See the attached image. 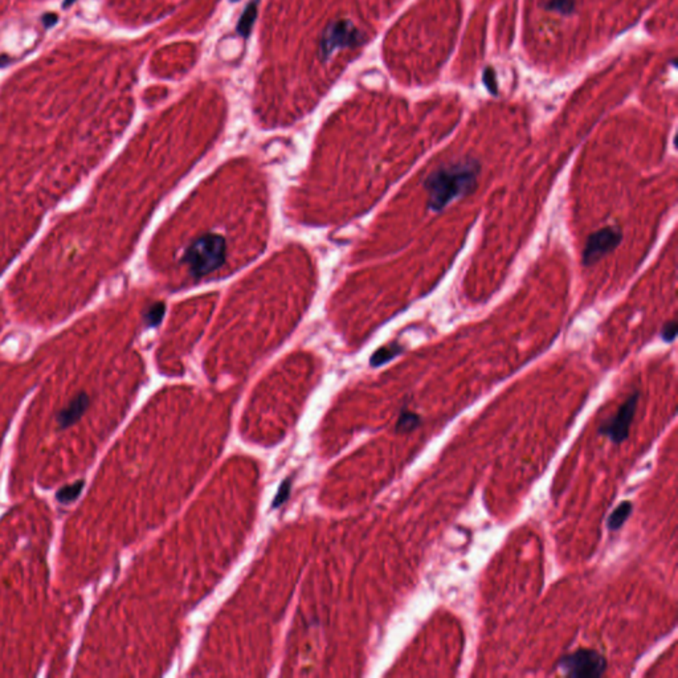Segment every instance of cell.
I'll return each mask as SVG.
<instances>
[{"mask_svg":"<svg viewBox=\"0 0 678 678\" xmlns=\"http://www.w3.org/2000/svg\"><path fill=\"white\" fill-rule=\"evenodd\" d=\"M421 424V417L419 416L412 411H402L400 416L397 419V432L399 434H409L412 431L417 429Z\"/></svg>","mask_w":678,"mask_h":678,"instance_id":"obj_10","label":"cell"},{"mask_svg":"<svg viewBox=\"0 0 678 678\" xmlns=\"http://www.w3.org/2000/svg\"><path fill=\"white\" fill-rule=\"evenodd\" d=\"M640 394L636 391L618 409V412L607 420L599 429V434L608 437L612 443L621 444L630 436V426L639 404Z\"/></svg>","mask_w":678,"mask_h":678,"instance_id":"obj_6","label":"cell"},{"mask_svg":"<svg viewBox=\"0 0 678 678\" xmlns=\"http://www.w3.org/2000/svg\"><path fill=\"white\" fill-rule=\"evenodd\" d=\"M89 406V397L85 392L78 394L68 404V407L64 408L58 415V423L60 428H67L72 426L77 421L80 417L84 415Z\"/></svg>","mask_w":678,"mask_h":678,"instance_id":"obj_7","label":"cell"},{"mask_svg":"<svg viewBox=\"0 0 678 678\" xmlns=\"http://www.w3.org/2000/svg\"><path fill=\"white\" fill-rule=\"evenodd\" d=\"M633 512V505L630 501H624L621 502L612 513L610 514L607 520V529L610 532H618L627 520L630 518V514Z\"/></svg>","mask_w":678,"mask_h":678,"instance_id":"obj_8","label":"cell"},{"mask_svg":"<svg viewBox=\"0 0 678 678\" xmlns=\"http://www.w3.org/2000/svg\"><path fill=\"white\" fill-rule=\"evenodd\" d=\"M546 9L558 11L563 15H570L575 10V0H549Z\"/></svg>","mask_w":678,"mask_h":678,"instance_id":"obj_13","label":"cell"},{"mask_svg":"<svg viewBox=\"0 0 678 678\" xmlns=\"http://www.w3.org/2000/svg\"><path fill=\"white\" fill-rule=\"evenodd\" d=\"M163 311H165V309H163V305H162V303H158V305L151 306V309L147 311V314H146V320H147V323H150V325H156V323L161 321V318H162V316H163Z\"/></svg>","mask_w":678,"mask_h":678,"instance_id":"obj_15","label":"cell"},{"mask_svg":"<svg viewBox=\"0 0 678 678\" xmlns=\"http://www.w3.org/2000/svg\"><path fill=\"white\" fill-rule=\"evenodd\" d=\"M82 486H84V481H77L75 484L68 485V486H64L61 488L56 495V498H58V502L61 504H70L73 502L76 498H77L81 490H82Z\"/></svg>","mask_w":678,"mask_h":678,"instance_id":"obj_12","label":"cell"},{"mask_svg":"<svg viewBox=\"0 0 678 678\" xmlns=\"http://www.w3.org/2000/svg\"><path fill=\"white\" fill-rule=\"evenodd\" d=\"M257 4H259V0H253L252 3H249L245 7L242 18L239 20L237 32H239V35H242V38H248L251 31H252L254 21L257 18Z\"/></svg>","mask_w":678,"mask_h":678,"instance_id":"obj_9","label":"cell"},{"mask_svg":"<svg viewBox=\"0 0 678 678\" xmlns=\"http://www.w3.org/2000/svg\"><path fill=\"white\" fill-rule=\"evenodd\" d=\"M58 15H56V14H52V12H47V14H44V15H43V18H41V21H43V24H44V27H45V28H50V27H53V26L58 23Z\"/></svg>","mask_w":678,"mask_h":678,"instance_id":"obj_18","label":"cell"},{"mask_svg":"<svg viewBox=\"0 0 678 678\" xmlns=\"http://www.w3.org/2000/svg\"><path fill=\"white\" fill-rule=\"evenodd\" d=\"M677 322L674 320L669 321L660 331V338L665 343L674 342V339L677 338Z\"/></svg>","mask_w":678,"mask_h":678,"instance_id":"obj_14","label":"cell"},{"mask_svg":"<svg viewBox=\"0 0 678 678\" xmlns=\"http://www.w3.org/2000/svg\"><path fill=\"white\" fill-rule=\"evenodd\" d=\"M623 242V231L619 227L607 225L601 230L592 232L584 244L581 252V264L584 267H592L601 262L603 257L613 252Z\"/></svg>","mask_w":678,"mask_h":678,"instance_id":"obj_4","label":"cell"},{"mask_svg":"<svg viewBox=\"0 0 678 678\" xmlns=\"http://www.w3.org/2000/svg\"><path fill=\"white\" fill-rule=\"evenodd\" d=\"M363 40L360 32L349 20H338L328 26L322 33L320 53L323 58L331 56L337 49L354 47Z\"/></svg>","mask_w":678,"mask_h":678,"instance_id":"obj_5","label":"cell"},{"mask_svg":"<svg viewBox=\"0 0 678 678\" xmlns=\"http://www.w3.org/2000/svg\"><path fill=\"white\" fill-rule=\"evenodd\" d=\"M481 175V163L475 158H464L453 163L440 166L424 179L428 194L426 208L443 212L452 202L475 193Z\"/></svg>","mask_w":678,"mask_h":678,"instance_id":"obj_1","label":"cell"},{"mask_svg":"<svg viewBox=\"0 0 678 678\" xmlns=\"http://www.w3.org/2000/svg\"><path fill=\"white\" fill-rule=\"evenodd\" d=\"M484 81L488 89H489L493 95H495L497 90H495V72H493V69H485Z\"/></svg>","mask_w":678,"mask_h":678,"instance_id":"obj_17","label":"cell"},{"mask_svg":"<svg viewBox=\"0 0 678 678\" xmlns=\"http://www.w3.org/2000/svg\"><path fill=\"white\" fill-rule=\"evenodd\" d=\"M556 668L572 678H599L607 670V660L595 650H578L561 657Z\"/></svg>","mask_w":678,"mask_h":678,"instance_id":"obj_3","label":"cell"},{"mask_svg":"<svg viewBox=\"0 0 678 678\" xmlns=\"http://www.w3.org/2000/svg\"><path fill=\"white\" fill-rule=\"evenodd\" d=\"M225 257V242L217 235H204L196 239L185 251L184 262L191 274L203 277L222 267Z\"/></svg>","mask_w":678,"mask_h":678,"instance_id":"obj_2","label":"cell"},{"mask_svg":"<svg viewBox=\"0 0 678 678\" xmlns=\"http://www.w3.org/2000/svg\"><path fill=\"white\" fill-rule=\"evenodd\" d=\"M289 492H291V480L288 478L280 486V490H279V493L276 495V500L273 502V507H277V506L284 504L285 500L289 497Z\"/></svg>","mask_w":678,"mask_h":678,"instance_id":"obj_16","label":"cell"},{"mask_svg":"<svg viewBox=\"0 0 678 678\" xmlns=\"http://www.w3.org/2000/svg\"><path fill=\"white\" fill-rule=\"evenodd\" d=\"M403 353V348L400 345H397V343H392V345H388L386 348H382L379 349L374 357L371 358V365L378 367V366H382L384 363H387L389 360H392L394 358H397V355H400Z\"/></svg>","mask_w":678,"mask_h":678,"instance_id":"obj_11","label":"cell"},{"mask_svg":"<svg viewBox=\"0 0 678 678\" xmlns=\"http://www.w3.org/2000/svg\"><path fill=\"white\" fill-rule=\"evenodd\" d=\"M76 1H77V0H64L63 9H69V7H70L73 3H76Z\"/></svg>","mask_w":678,"mask_h":678,"instance_id":"obj_20","label":"cell"},{"mask_svg":"<svg viewBox=\"0 0 678 678\" xmlns=\"http://www.w3.org/2000/svg\"><path fill=\"white\" fill-rule=\"evenodd\" d=\"M7 64H10V58L0 56V67H6Z\"/></svg>","mask_w":678,"mask_h":678,"instance_id":"obj_19","label":"cell"}]
</instances>
